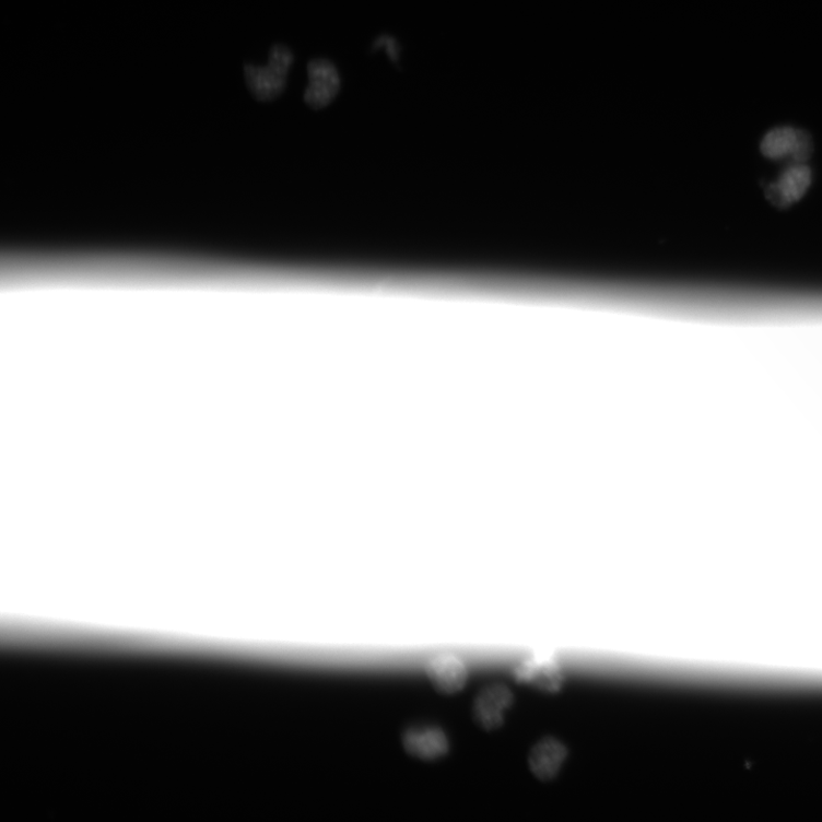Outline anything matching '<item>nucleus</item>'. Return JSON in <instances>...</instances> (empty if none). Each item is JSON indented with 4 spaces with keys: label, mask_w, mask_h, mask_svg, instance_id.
Listing matches in <instances>:
<instances>
[{
    "label": "nucleus",
    "mask_w": 822,
    "mask_h": 822,
    "mask_svg": "<svg viewBox=\"0 0 822 822\" xmlns=\"http://www.w3.org/2000/svg\"><path fill=\"white\" fill-rule=\"evenodd\" d=\"M293 50L282 44L272 46L265 67L246 64L245 79L251 95L260 102H271L286 91L290 70L294 63Z\"/></svg>",
    "instance_id": "nucleus-1"
},
{
    "label": "nucleus",
    "mask_w": 822,
    "mask_h": 822,
    "mask_svg": "<svg viewBox=\"0 0 822 822\" xmlns=\"http://www.w3.org/2000/svg\"><path fill=\"white\" fill-rule=\"evenodd\" d=\"M763 156L770 161L790 160L806 164L813 154L811 136L799 128L777 127L767 132L760 144Z\"/></svg>",
    "instance_id": "nucleus-2"
},
{
    "label": "nucleus",
    "mask_w": 822,
    "mask_h": 822,
    "mask_svg": "<svg viewBox=\"0 0 822 822\" xmlns=\"http://www.w3.org/2000/svg\"><path fill=\"white\" fill-rule=\"evenodd\" d=\"M812 181L811 167L794 163L764 187V195L776 209L786 210L807 195Z\"/></svg>",
    "instance_id": "nucleus-3"
},
{
    "label": "nucleus",
    "mask_w": 822,
    "mask_h": 822,
    "mask_svg": "<svg viewBox=\"0 0 822 822\" xmlns=\"http://www.w3.org/2000/svg\"><path fill=\"white\" fill-rule=\"evenodd\" d=\"M308 84L303 99L308 108L320 110L330 105L341 91V74L328 59H315L307 63Z\"/></svg>",
    "instance_id": "nucleus-4"
},
{
    "label": "nucleus",
    "mask_w": 822,
    "mask_h": 822,
    "mask_svg": "<svg viewBox=\"0 0 822 822\" xmlns=\"http://www.w3.org/2000/svg\"><path fill=\"white\" fill-rule=\"evenodd\" d=\"M516 702L509 686L502 683L483 688L472 705L474 721L485 730H495L505 723L507 711Z\"/></svg>",
    "instance_id": "nucleus-5"
},
{
    "label": "nucleus",
    "mask_w": 822,
    "mask_h": 822,
    "mask_svg": "<svg viewBox=\"0 0 822 822\" xmlns=\"http://www.w3.org/2000/svg\"><path fill=\"white\" fill-rule=\"evenodd\" d=\"M514 678L547 692H557L564 684L560 661L551 654H536L522 660L514 670Z\"/></svg>",
    "instance_id": "nucleus-6"
},
{
    "label": "nucleus",
    "mask_w": 822,
    "mask_h": 822,
    "mask_svg": "<svg viewBox=\"0 0 822 822\" xmlns=\"http://www.w3.org/2000/svg\"><path fill=\"white\" fill-rule=\"evenodd\" d=\"M425 671L433 684L446 693H455L469 681V667L465 659L455 654H441L432 657Z\"/></svg>",
    "instance_id": "nucleus-7"
},
{
    "label": "nucleus",
    "mask_w": 822,
    "mask_h": 822,
    "mask_svg": "<svg viewBox=\"0 0 822 822\" xmlns=\"http://www.w3.org/2000/svg\"><path fill=\"white\" fill-rule=\"evenodd\" d=\"M569 751L565 744L553 737L539 740L531 749L528 758L531 773L543 782L554 779L568 759Z\"/></svg>",
    "instance_id": "nucleus-8"
},
{
    "label": "nucleus",
    "mask_w": 822,
    "mask_h": 822,
    "mask_svg": "<svg viewBox=\"0 0 822 822\" xmlns=\"http://www.w3.org/2000/svg\"><path fill=\"white\" fill-rule=\"evenodd\" d=\"M402 747L411 755L424 760H434L445 756L449 752L450 740L441 728H410L402 736Z\"/></svg>",
    "instance_id": "nucleus-9"
},
{
    "label": "nucleus",
    "mask_w": 822,
    "mask_h": 822,
    "mask_svg": "<svg viewBox=\"0 0 822 822\" xmlns=\"http://www.w3.org/2000/svg\"><path fill=\"white\" fill-rule=\"evenodd\" d=\"M387 48V54L391 61L397 62L399 59V51L400 47L397 44V40L392 38L391 36H380L376 43L374 44V48L377 49L379 47Z\"/></svg>",
    "instance_id": "nucleus-10"
}]
</instances>
